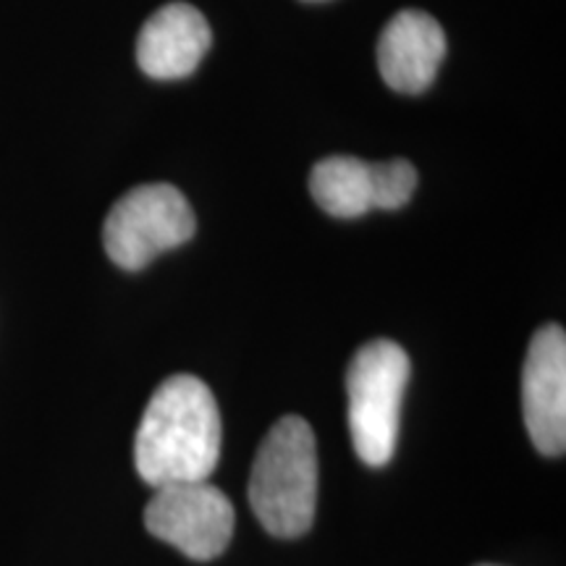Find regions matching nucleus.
I'll return each instance as SVG.
<instances>
[{
	"label": "nucleus",
	"instance_id": "6e6552de",
	"mask_svg": "<svg viewBox=\"0 0 566 566\" xmlns=\"http://www.w3.org/2000/svg\"><path fill=\"white\" fill-rule=\"evenodd\" d=\"M212 42L208 19L189 3L153 13L137 38V63L153 80H184L200 66Z\"/></svg>",
	"mask_w": 566,
	"mask_h": 566
},
{
	"label": "nucleus",
	"instance_id": "7ed1b4c3",
	"mask_svg": "<svg viewBox=\"0 0 566 566\" xmlns=\"http://www.w3.org/2000/svg\"><path fill=\"white\" fill-rule=\"evenodd\" d=\"M409 373L407 352L388 338H375L352 357L346 370V420L354 451L367 467H386L394 459Z\"/></svg>",
	"mask_w": 566,
	"mask_h": 566
},
{
	"label": "nucleus",
	"instance_id": "0eeeda50",
	"mask_svg": "<svg viewBox=\"0 0 566 566\" xmlns=\"http://www.w3.org/2000/svg\"><path fill=\"white\" fill-rule=\"evenodd\" d=\"M446 55L441 24L424 11H399L378 40V69L388 87L401 95H420L433 84Z\"/></svg>",
	"mask_w": 566,
	"mask_h": 566
},
{
	"label": "nucleus",
	"instance_id": "f03ea898",
	"mask_svg": "<svg viewBox=\"0 0 566 566\" xmlns=\"http://www.w3.org/2000/svg\"><path fill=\"white\" fill-rule=\"evenodd\" d=\"M250 506L275 537H300L317 509V443L307 420L289 415L268 430L254 454Z\"/></svg>",
	"mask_w": 566,
	"mask_h": 566
},
{
	"label": "nucleus",
	"instance_id": "9b49d317",
	"mask_svg": "<svg viewBox=\"0 0 566 566\" xmlns=\"http://www.w3.org/2000/svg\"><path fill=\"white\" fill-rule=\"evenodd\" d=\"M307 3H323V0H307Z\"/></svg>",
	"mask_w": 566,
	"mask_h": 566
},
{
	"label": "nucleus",
	"instance_id": "f257e3e1",
	"mask_svg": "<svg viewBox=\"0 0 566 566\" xmlns=\"http://www.w3.org/2000/svg\"><path fill=\"white\" fill-rule=\"evenodd\" d=\"M223 422L216 396L179 373L155 388L134 436V467L147 485L208 480L221 462Z\"/></svg>",
	"mask_w": 566,
	"mask_h": 566
},
{
	"label": "nucleus",
	"instance_id": "f8f14e48",
	"mask_svg": "<svg viewBox=\"0 0 566 566\" xmlns=\"http://www.w3.org/2000/svg\"><path fill=\"white\" fill-rule=\"evenodd\" d=\"M483 566H491V564H483Z\"/></svg>",
	"mask_w": 566,
	"mask_h": 566
},
{
	"label": "nucleus",
	"instance_id": "39448f33",
	"mask_svg": "<svg viewBox=\"0 0 566 566\" xmlns=\"http://www.w3.org/2000/svg\"><path fill=\"white\" fill-rule=\"evenodd\" d=\"M145 527L195 562H212L229 548L237 514L221 488L208 480L155 488L145 509Z\"/></svg>",
	"mask_w": 566,
	"mask_h": 566
},
{
	"label": "nucleus",
	"instance_id": "9d476101",
	"mask_svg": "<svg viewBox=\"0 0 566 566\" xmlns=\"http://www.w3.org/2000/svg\"><path fill=\"white\" fill-rule=\"evenodd\" d=\"M417 187V171L409 160H388L373 163V189L375 208L378 210H399L412 200Z\"/></svg>",
	"mask_w": 566,
	"mask_h": 566
},
{
	"label": "nucleus",
	"instance_id": "20e7f679",
	"mask_svg": "<svg viewBox=\"0 0 566 566\" xmlns=\"http://www.w3.org/2000/svg\"><path fill=\"white\" fill-rule=\"evenodd\" d=\"M192 205L171 184H142L113 205L103 226L108 258L124 271H142L163 252L195 237Z\"/></svg>",
	"mask_w": 566,
	"mask_h": 566
},
{
	"label": "nucleus",
	"instance_id": "423d86ee",
	"mask_svg": "<svg viewBox=\"0 0 566 566\" xmlns=\"http://www.w3.org/2000/svg\"><path fill=\"white\" fill-rule=\"evenodd\" d=\"M522 412L530 441L541 454L566 449V336L562 325H543L530 338L522 370Z\"/></svg>",
	"mask_w": 566,
	"mask_h": 566
},
{
	"label": "nucleus",
	"instance_id": "1a4fd4ad",
	"mask_svg": "<svg viewBox=\"0 0 566 566\" xmlns=\"http://www.w3.org/2000/svg\"><path fill=\"white\" fill-rule=\"evenodd\" d=\"M313 200L334 218H359L375 210L373 163L334 155L317 163L310 174Z\"/></svg>",
	"mask_w": 566,
	"mask_h": 566
}]
</instances>
